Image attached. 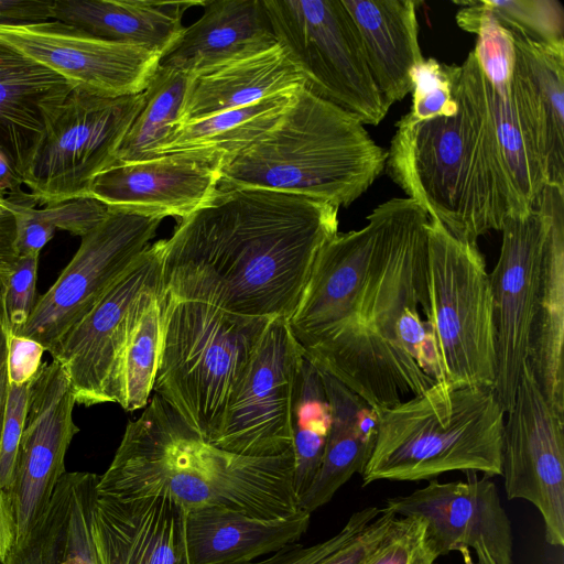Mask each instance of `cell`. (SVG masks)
Here are the masks:
<instances>
[{
	"instance_id": "6da1fadb",
	"label": "cell",
	"mask_w": 564,
	"mask_h": 564,
	"mask_svg": "<svg viewBox=\"0 0 564 564\" xmlns=\"http://www.w3.org/2000/svg\"><path fill=\"white\" fill-rule=\"evenodd\" d=\"M338 232V208L262 188L219 189L164 239L169 297L286 321L319 250Z\"/></svg>"
},
{
	"instance_id": "7a4b0ae2",
	"label": "cell",
	"mask_w": 564,
	"mask_h": 564,
	"mask_svg": "<svg viewBox=\"0 0 564 564\" xmlns=\"http://www.w3.org/2000/svg\"><path fill=\"white\" fill-rule=\"evenodd\" d=\"M377 230L355 308L306 357L379 411L444 381L427 306V214L412 199L391 198L371 212Z\"/></svg>"
},
{
	"instance_id": "3957f363",
	"label": "cell",
	"mask_w": 564,
	"mask_h": 564,
	"mask_svg": "<svg viewBox=\"0 0 564 564\" xmlns=\"http://www.w3.org/2000/svg\"><path fill=\"white\" fill-rule=\"evenodd\" d=\"M453 95L458 106L453 116L398 121L386 167L429 217L477 243L487 231L500 230L508 216L529 212L503 159L473 51L453 65Z\"/></svg>"
},
{
	"instance_id": "277c9868",
	"label": "cell",
	"mask_w": 564,
	"mask_h": 564,
	"mask_svg": "<svg viewBox=\"0 0 564 564\" xmlns=\"http://www.w3.org/2000/svg\"><path fill=\"white\" fill-rule=\"evenodd\" d=\"M96 492L121 499L159 497L186 512L226 508L260 519L301 510L292 448L275 456H247L217 447L158 394L127 424Z\"/></svg>"
},
{
	"instance_id": "5b68a950",
	"label": "cell",
	"mask_w": 564,
	"mask_h": 564,
	"mask_svg": "<svg viewBox=\"0 0 564 564\" xmlns=\"http://www.w3.org/2000/svg\"><path fill=\"white\" fill-rule=\"evenodd\" d=\"M386 161L387 151L356 116L302 84L269 132L226 159L218 188H262L347 207Z\"/></svg>"
},
{
	"instance_id": "8992f818",
	"label": "cell",
	"mask_w": 564,
	"mask_h": 564,
	"mask_svg": "<svg viewBox=\"0 0 564 564\" xmlns=\"http://www.w3.org/2000/svg\"><path fill=\"white\" fill-rule=\"evenodd\" d=\"M505 414L491 387L445 381L379 410L362 485L432 480L453 470L499 476Z\"/></svg>"
},
{
	"instance_id": "52a82bcc",
	"label": "cell",
	"mask_w": 564,
	"mask_h": 564,
	"mask_svg": "<svg viewBox=\"0 0 564 564\" xmlns=\"http://www.w3.org/2000/svg\"><path fill=\"white\" fill-rule=\"evenodd\" d=\"M272 319L166 295L155 394L213 443Z\"/></svg>"
},
{
	"instance_id": "ba28073f",
	"label": "cell",
	"mask_w": 564,
	"mask_h": 564,
	"mask_svg": "<svg viewBox=\"0 0 564 564\" xmlns=\"http://www.w3.org/2000/svg\"><path fill=\"white\" fill-rule=\"evenodd\" d=\"M427 306L444 381L494 387L495 327L489 273L477 243L455 237L429 217Z\"/></svg>"
},
{
	"instance_id": "9c48e42d",
	"label": "cell",
	"mask_w": 564,
	"mask_h": 564,
	"mask_svg": "<svg viewBox=\"0 0 564 564\" xmlns=\"http://www.w3.org/2000/svg\"><path fill=\"white\" fill-rule=\"evenodd\" d=\"M278 44L322 98L379 124L390 106L370 74L358 29L341 0H263Z\"/></svg>"
},
{
	"instance_id": "30bf717a",
	"label": "cell",
	"mask_w": 564,
	"mask_h": 564,
	"mask_svg": "<svg viewBox=\"0 0 564 564\" xmlns=\"http://www.w3.org/2000/svg\"><path fill=\"white\" fill-rule=\"evenodd\" d=\"M143 91L120 97L70 91L50 120L23 180L36 205L87 197L94 178L116 164L118 148L142 108Z\"/></svg>"
},
{
	"instance_id": "8fae6325",
	"label": "cell",
	"mask_w": 564,
	"mask_h": 564,
	"mask_svg": "<svg viewBox=\"0 0 564 564\" xmlns=\"http://www.w3.org/2000/svg\"><path fill=\"white\" fill-rule=\"evenodd\" d=\"M163 250L164 239L150 243L51 349L70 381L76 403H115L116 373L128 337L150 299L164 290Z\"/></svg>"
},
{
	"instance_id": "7c38bea8",
	"label": "cell",
	"mask_w": 564,
	"mask_h": 564,
	"mask_svg": "<svg viewBox=\"0 0 564 564\" xmlns=\"http://www.w3.org/2000/svg\"><path fill=\"white\" fill-rule=\"evenodd\" d=\"M162 218L109 207L55 283L36 302L18 336L51 351L58 339L104 297L155 236Z\"/></svg>"
},
{
	"instance_id": "4fadbf2b",
	"label": "cell",
	"mask_w": 564,
	"mask_h": 564,
	"mask_svg": "<svg viewBox=\"0 0 564 564\" xmlns=\"http://www.w3.org/2000/svg\"><path fill=\"white\" fill-rule=\"evenodd\" d=\"M505 420L501 474L509 500L531 502L544 522L545 541L564 544V416L540 390L525 361Z\"/></svg>"
},
{
	"instance_id": "5bb4252c",
	"label": "cell",
	"mask_w": 564,
	"mask_h": 564,
	"mask_svg": "<svg viewBox=\"0 0 564 564\" xmlns=\"http://www.w3.org/2000/svg\"><path fill=\"white\" fill-rule=\"evenodd\" d=\"M303 354L288 321L273 318L212 444L247 456H275L291 449L293 395Z\"/></svg>"
},
{
	"instance_id": "9a60e30c",
	"label": "cell",
	"mask_w": 564,
	"mask_h": 564,
	"mask_svg": "<svg viewBox=\"0 0 564 564\" xmlns=\"http://www.w3.org/2000/svg\"><path fill=\"white\" fill-rule=\"evenodd\" d=\"M547 218L534 204L523 216H508L500 229L502 243L489 273L495 327L494 393L510 411L529 355Z\"/></svg>"
},
{
	"instance_id": "2e32d148",
	"label": "cell",
	"mask_w": 564,
	"mask_h": 564,
	"mask_svg": "<svg viewBox=\"0 0 564 564\" xmlns=\"http://www.w3.org/2000/svg\"><path fill=\"white\" fill-rule=\"evenodd\" d=\"M75 404L70 381L59 362H43L31 387L9 498L14 543L30 532L66 473L65 455L79 432L73 420Z\"/></svg>"
},
{
	"instance_id": "e0dca14e",
	"label": "cell",
	"mask_w": 564,
	"mask_h": 564,
	"mask_svg": "<svg viewBox=\"0 0 564 564\" xmlns=\"http://www.w3.org/2000/svg\"><path fill=\"white\" fill-rule=\"evenodd\" d=\"M0 40L64 77L74 90L105 97L142 93L161 58L148 48L100 40L56 20L0 26Z\"/></svg>"
},
{
	"instance_id": "ac0fdd59",
	"label": "cell",
	"mask_w": 564,
	"mask_h": 564,
	"mask_svg": "<svg viewBox=\"0 0 564 564\" xmlns=\"http://www.w3.org/2000/svg\"><path fill=\"white\" fill-rule=\"evenodd\" d=\"M440 482L436 479L406 496L389 498L383 508L397 517L425 520L427 534L440 556L484 545L497 564H513L511 522L491 477Z\"/></svg>"
},
{
	"instance_id": "d6986e66",
	"label": "cell",
	"mask_w": 564,
	"mask_h": 564,
	"mask_svg": "<svg viewBox=\"0 0 564 564\" xmlns=\"http://www.w3.org/2000/svg\"><path fill=\"white\" fill-rule=\"evenodd\" d=\"M226 159L212 151H186L117 164L94 178L87 197L111 208L184 219L217 193Z\"/></svg>"
},
{
	"instance_id": "ffe728a7",
	"label": "cell",
	"mask_w": 564,
	"mask_h": 564,
	"mask_svg": "<svg viewBox=\"0 0 564 564\" xmlns=\"http://www.w3.org/2000/svg\"><path fill=\"white\" fill-rule=\"evenodd\" d=\"M373 214L358 230L337 232L319 250L299 304L288 319L306 350L340 328L351 315L365 284L376 238Z\"/></svg>"
},
{
	"instance_id": "44dd1931",
	"label": "cell",
	"mask_w": 564,
	"mask_h": 564,
	"mask_svg": "<svg viewBox=\"0 0 564 564\" xmlns=\"http://www.w3.org/2000/svg\"><path fill=\"white\" fill-rule=\"evenodd\" d=\"M186 517L165 498L121 499L96 492L93 539L98 564H192Z\"/></svg>"
},
{
	"instance_id": "7402d4cb",
	"label": "cell",
	"mask_w": 564,
	"mask_h": 564,
	"mask_svg": "<svg viewBox=\"0 0 564 564\" xmlns=\"http://www.w3.org/2000/svg\"><path fill=\"white\" fill-rule=\"evenodd\" d=\"M72 90L64 77L0 40V159L20 184Z\"/></svg>"
},
{
	"instance_id": "603a6c76",
	"label": "cell",
	"mask_w": 564,
	"mask_h": 564,
	"mask_svg": "<svg viewBox=\"0 0 564 564\" xmlns=\"http://www.w3.org/2000/svg\"><path fill=\"white\" fill-rule=\"evenodd\" d=\"M534 204L543 208L547 228L527 362L549 403L564 416V189L545 184Z\"/></svg>"
},
{
	"instance_id": "cb8c5ba5",
	"label": "cell",
	"mask_w": 564,
	"mask_h": 564,
	"mask_svg": "<svg viewBox=\"0 0 564 564\" xmlns=\"http://www.w3.org/2000/svg\"><path fill=\"white\" fill-rule=\"evenodd\" d=\"M202 7L203 15L162 54L161 67L191 76L278 44L263 0H210Z\"/></svg>"
},
{
	"instance_id": "d4e9b609",
	"label": "cell",
	"mask_w": 564,
	"mask_h": 564,
	"mask_svg": "<svg viewBox=\"0 0 564 564\" xmlns=\"http://www.w3.org/2000/svg\"><path fill=\"white\" fill-rule=\"evenodd\" d=\"M99 476L65 473L26 536L1 564H98L93 539V507Z\"/></svg>"
},
{
	"instance_id": "484cf974",
	"label": "cell",
	"mask_w": 564,
	"mask_h": 564,
	"mask_svg": "<svg viewBox=\"0 0 564 564\" xmlns=\"http://www.w3.org/2000/svg\"><path fill=\"white\" fill-rule=\"evenodd\" d=\"M311 513L299 510L280 519H260L226 508L187 512L192 564H246L297 544Z\"/></svg>"
},
{
	"instance_id": "4316f807",
	"label": "cell",
	"mask_w": 564,
	"mask_h": 564,
	"mask_svg": "<svg viewBox=\"0 0 564 564\" xmlns=\"http://www.w3.org/2000/svg\"><path fill=\"white\" fill-rule=\"evenodd\" d=\"M512 37L513 84L533 130L545 184L564 189V42L539 45Z\"/></svg>"
},
{
	"instance_id": "83f0119b",
	"label": "cell",
	"mask_w": 564,
	"mask_h": 564,
	"mask_svg": "<svg viewBox=\"0 0 564 564\" xmlns=\"http://www.w3.org/2000/svg\"><path fill=\"white\" fill-rule=\"evenodd\" d=\"M361 37L380 94L391 107L412 91L411 72L423 62L413 0H341Z\"/></svg>"
},
{
	"instance_id": "f1b7e54d",
	"label": "cell",
	"mask_w": 564,
	"mask_h": 564,
	"mask_svg": "<svg viewBox=\"0 0 564 564\" xmlns=\"http://www.w3.org/2000/svg\"><path fill=\"white\" fill-rule=\"evenodd\" d=\"M305 84L286 51L273 47L189 76L176 126L249 106ZM175 126V127H176Z\"/></svg>"
},
{
	"instance_id": "f546056e",
	"label": "cell",
	"mask_w": 564,
	"mask_h": 564,
	"mask_svg": "<svg viewBox=\"0 0 564 564\" xmlns=\"http://www.w3.org/2000/svg\"><path fill=\"white\" fill-rule=\"evenodd\" d=\"M204 1L57 0L53 19L100 40L148 48L160 56L182 33V17Z\"/></svg>"
},
{
	"instance_id": "4dcf8cb0",
	"label": "cell",
	"mask_w": 564,
	"mask_h": 564,
	"mask_svg": "<svg viewBox=\"0 0 564 564\" xmlns=\"http://www.w3.org/2000/svg\"><path fill=\"white\" fill-rule=\"evenodd\" d=\"M318 370L332 422L319 470L299 501L300 508L311 514L329 502L352 475H361L375 445L362 436L357 425V414L365 401L336 378Z\"/></svg>"
},
{
	"instance_id": "1f68e13d",
	"label": "cell",
	"mask_w": 564,
	"mask_h": 564,
	"mask_svg": "<svg viewBox=\"0 0 564 564\" xmlns=\"http://www.w3.org/2000/svg\"><path fill=\"white\" fill-rule=\"evenodd\" d=\"M294 89L263 98L249 106L226 110L205 119L176 126L156 151V156L186 151H212L227 159L249 148L269 132L289 108Z\"/></svg>"
},
{
	"instance_id": "d6a6232c",
	"label": "cell",
	"mask_w": 564,
	"mask_h": 564,
	"mask_svg": "<svg viewBox=\"0 0 564 564\" xmlns=\"http://www.w3.org/2000/svg\"><path fill=\"white\" fill-rule=\"evenodd\" d=\"M330 422L321 372L303 354L292 404L293 485L299 501L319 470Z\"/></svg>"
},
{
	"instance_id": "836d02e7",
	"label": "cell",
	"mask_w": 564,
	"mask_h": 564,
	"mask_svg": "<svg viewBox=\"0 0 564 564\" xmlns=\"http://www.w3.org/2000/svg\"><path fill=\"white\" fill-rule=\"evenodd\" d=\"M188 82V74L158 66L143 91L142 108L118 148L115 165L155 158L180 120Z\"/></svg>"
},
{
	"instance_id": "e575fe53",
	"label": "cell",
	"mask_w": 564,
	"mask_h": 564,
	"mask_svg": "<svg viewBox=\"0 0 564 564\" xmlns=\"http://www.w3.org/2000/svg\"><path fill=\"white\" fill-rule=\"evenodd\" d=\"M165 291L155 293L137 319L121 352L115 383V403L126 411L147 405L160 358Z\"/></svg>"
},
{
	"instance_id": "d590c367",
	"label": "cell",
	"mask_w": 564,
	"mask_h": 564,
	"mask_svg": "<svg viewBox=\"0 0 564 564\" xmlns=\"http://www.w3.org/2000/svg\"><path fill=\"white\" fill-rule=\"evenodd\" d=\"M15 221V251L19 256L39 254L56 230L83 237L108 215L109 207L91 197H79L36 208L31 196L6 197Z\"/></svg>"
},
{
	"instance_id": "8d00e7d4",
	"label": "cell",
	"mask_w": 564,
	"mask_h": 564,
	"mask_svg": "<svg viewBox=\"0 0 564 564\" xmlns=\"http://www.w3.org/2000/svg\"><path fill=\"white\" fill-rule=\"evenodd\" d=\"M454 3L459 7L456 13L458 26L477 35L473 52L482 75L499 96H508L516 64L511 32L496 20L481 0Z\"/></svg>"
},
{
	"instance_id": "74e56055",
	"label": "cell",
	"mask_w": 564,
	"mask_h": 564,
	"mask_svg": "<svg viewBox=\"0 0 564 564\" xmlns=\"http://www.w3.org/2000/svg\"><path fill=\"white\" fill-rule=\"evenodd\" d=\"M512 34L534 44L564 42V9L557 0H481Z\"/></svg>"
},
{
	"instance_id": "f35d334b",
	"label": "cell",
	"mask_w": 564,
	"mask_h": 564,
	"mask_svg": "<svg viewBox=\"0 0 564 564\" xmlns=\"http://www.w3.org/2000/svg\"><path fill=\"white\" fill-rule=\"evenodd\" d=\"M412 104L403 117L421 122L438 117H449L458 106L453 95V65L435 58H424L411 72Z\"/></svg>"
},
{
	"instance_id": "ab89813d",
	"label": "cell",
	"mask_w": 564,
	"mask_h": 564,
	"mask_svg": "<svg viewBox=\"0 0 564 564\" xmlns=\"http://www.w3.org/2000/svg\"><path fill=\"white\" fill-rule=\"evenodd\" d=\"M440 557L417 516L395 517L388 531L361 564H435Z\"/></svg>"
},
{
	"instance_id": "60d3db41",
	"label": "cell",
	"mask_w": 564,
	"mask_h": 564,
	"mask_svg": "<svg viewBox=\"0 0 564 564\" xmlns=\"http://www.w3.org/2000/svg\"><path fill=\"white\" fill-rule=\"evenodd\" d=\"M33 381L24 384L10 383L9 388L0 436V491L8 501L13 487L15 460Z\"/></svg>"
},
{
	"instance_id": "b9f144b4",
	"label": "cell",
	"mask_w": 564,
	"mask_h": 564,
	"mask_svg": "<svg viewBox=\"0 0 564 564\" xmlns=\"http://www.w3.org/2000/svg\"><path fill=\"white\" fill-rule=\"evenodd\" d=\"M37 264L39 254L19 256L4 280L3 308L10 335L21 333L35 306Z\"/></svg>"
},
{
	"instance_id": "7bdbcfd3",
	"label": "cell",
	"mask_w": 564,
	"mask_h": 564,
	"mask_svg": "<svg viewBox=\"0 0 564 564\" xmlns=\"http://www.w3.org/2000/svg\"><path fill=\"white\" fill-rule=\"evenodd\" d=\"M381 509L370 506L354 512L335 535L313 545L294 544L275 554L246 564H316L347 542L361 527L379 516Z\"/></svg>"
},
{
	"instance_id": "ee69618b",
	"label": "cell",
	"mask_w": 564,
	"mask_h": 564,
	"mask_svg": "<svg viewBox=\"0 0 564 564\" xmlns=\"http://www.w3.org/2000/svg\"><path fill=\"white\" fill-rule=\"evenodd\" d=\"M395 517L382 507L377 518L316 564H361L381 541Z\"/></svg>"
},
{
	"instance_id": "f6af8a7d",
	"label": "cell",
	"mask_w": 564,
	"mask_h": 564,
	"mask_svg": "<svg viewBox=\"0 0 564 564\" xmlns=\"http://www.w3.org/2000/svg\"><path fill=\"white\" fill-rule=\"evenodd\" d=\"M44 347L28 337L10 335L8 370L10 383L24 384L35 379L42 366Z\"/></svg>"
},
{
	"instance_id": "bcb514c9",
	"label": "cell",
	"mask_w": 564,
	"mask_h": 564,
	"mask_svg": "<svg viewBox=\"0 0 564 564\" xmlns=\"http://www.w3.org/2000/svg\"><path fill=\"white\" fill-rule=\"evenodd\" d=\"M54 1L0 0V26H19L53 19Z\"/></svg>"
},
{
	"instance_id": "7dc6e473",
	"label": "cell",
	"mask_w": 564,
	"mask_h": 564,
	"mask_svg": "<svg viewBox=\"0 0 564 564\" xmlns=\"http://www.w3.org/2000/svg\"><path fill=\"white\" fill-rule=\"evenodd\" d=\"M4 200L0 203V278H8L18 261L15 221Z\"/></svg>"
},
{
	"instance_id": "c3c4849f",
	"label": "cell",
	"mask_w": 564,
	"mask_h": 564,
	"mask_svg": "<svg viewBox=\"0 0 564 564\" xmlns=\"http://www.w3.org/2000/svg\"><path fill=\"white\" fill-rule=\"evenodd\" d=\"M7 278H0V436L3 424V416L7 405V399L9 394L10 380L8 370V350L10 330L7 324L4 308H3V291L4 280Z\"/></svg>"
},
{
	"instance_id": "681fc988",
	"label": "cell",
	"mask_w": 564,
	"mask_h": 564,
	"mask_svg": "<svg viewBox=\"0 0 564 564\" xmlns=\"http://www.w3.org/2000/svg\"><path fill=\"white\" fill-rule=\"evenodd\" d=\"M15 529L10 503L0 491V564L14 543Z\"/></svg>"
},
{
	"instance_id": "f907efd6",
	"label": "cell",
	"mask_w": 564,
	"mask_h": 564,
	"mask_svg": "<svg viewBox=\"0 0 564 564\" xmlns=\"http://www.w3.org/2000/svg\"><path fill=\"white\" fill-rule=\"evenodd\" d=\"M477 563L470 556L469 549H460L458 552L462 554L464 564H497L489 551L481 544L475 549Z\"/></svg>"
},
{
	"instance_id": "816d5d0a",
	"label": "cell",
	"mask_w": 564,
	"mask_h": 564,
	"mask_svg": "<svg viewBox=\"0 0 564 564\" xmlns=\"http://www.w3.org/2000/svg\"><path fill=\"white\" fill-rule=\"evenodd\" d=\"M7 195L8 193L0 186V203L6 199Z\"/></svg>"
}]
</instances>
